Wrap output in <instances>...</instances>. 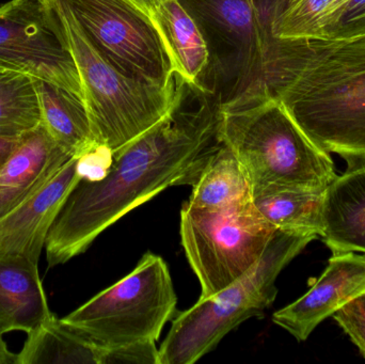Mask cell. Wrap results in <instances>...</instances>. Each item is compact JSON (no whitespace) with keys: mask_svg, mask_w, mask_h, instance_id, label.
I'll list each match as a JSON object with an SVG mask.
<instances>
[{"mask_svg":"<svg viewBox=\"0 0 365 364\" xmlns=\"http://www.w3.org/2000/svg\"><path fill=\"white\" fill-rule=\"evenodd\" d=\"M81 77L94 136L110 153L155 125L170 109L177 87L135 80L92 46L61 0H49Z\"/></svg>","mask_w":365,"mask_h":364,"instance_id":"6","label":"cell"},{"mask_svg":"<svg viewBox=\"0 0 365 364\" xmlns=\"http://www.w3.org/2000/svg\"><path fill=\"white\" fill-rule=\"evenodd\" d=\"M118 363L160 364V348L156 342L149 341L105 353L103 364Z\"/></svg>","mask_w":365,"mask_h":364,"instance_id":"25","label":"cell"},{"mask_svg":"<svg viewBox=\"0 0 365 364\" xmlns=\"http://www.w3.org/2000/svg\"><path fill=\"white\" fill-rule=\"evenodd\" d=\"M317 239V235L277 229L263 256L250 271L175 316L160 348V364L197 363L238 325L262 316L276 299L277 278L282 269Z\"/></svg>","mask_w":365,"mask_h":364,"instance_id":"5","label":"cell"},{"mask_svg":"<svg viewBox=\"0 0 365 364\" xmlns=\"http://www.w3.org/2000/svg\"><path fill=\"white\" fill-rule=\"evenodd\" d=\"M0 68L51 81L83 98L76 63L49 1L11 0L0 6Z\"/></svg>","mask_w":365,"mask_h":364,"instance_id":"10","label":"cell"},{"mask_svg":"<svg viewBox=\"0 0 365 364\" xmlns=\"http://www.w3.org/2000/svg\"><path fill=\"white\" fill-rule=\"evenodd\" d=\"M135 4H138L139 6L143 9V10L147 11L150 15L153 12L154 9L156 8L158 4H160V0H133Z\"/></svg>","mask_w":365,"mask_h":364,"instance_id":"28","label":"cell"},{"mask_svg":"<svg viewBox=\"0 0 365 364\" xmlns=\"http://www.w3.org/2000/svg\"><path fill=\"white\" fill-rule=\"evenodd\" d=\"M208 51L195 85L221 107L277 92L302 68L312 41L280 40L279 17L293 0H179Z\"/></svg>","mask_w":365,"mask_h":364,"instance_id":"2","label":"cell"},{"mask_svg":"<svg viewBox=\"0 0 365 364\" xmlns=\"http://www.w3.org/2000/svg\"><path fill=\"white\" fill-rule=\"evenodd\" d=\"M34 85L42 125L62 149L81 157L101 147L83 98L43 79L34 78Z\"/></svg>","mask_w":365,"mask_h":364,"instance_id":"16","label":"cell"},{"mask_svg":"<svg viewBox=\"0 0 365 364\" xmlns=\"http://www.w3.org/2000/svg\"><path fill=\"white\" fill-rule=\"evenodd\" d=\"M41 124L34 77L0 68V136L21 137Z\"/></svg>","mask_w":365,"mask_h":364,"instance_id":"21","label":"cell"},{"mask_svg":"<svg viewBox=\"0 0 365 364\" xmlns=\"http://www.w3.org/2000/svg\"><path fill=\"white\" fill-rule=\"evenodd\" d=\"M276 231L253 201L215 209L182 205V246L201 284L200 298L212 296L250 271Z\"/></svg>","mask_w":365,"mask_h":364,"instance_id":"8","label":"cell"},{"mask_svg":"<svg viewBox=\"0 0 365 364\" xmlns=\"http://www.w3.org/2000/svg\"><path fill=\"white\" fill-rule=\"evenodd\" d=\"M41 1L48 2L49 0H41Z\"/></svg>","mask_w":365,"mask_h":364,"instance_id":"29","label":"cell"},{"mask_svg":"<svg viewBox=\"0 0 365 364\" xmlns=\"http://www.w3.org/2000/svg\"><path fill=\"white\" fill-rule=\"evenodd\" d=\"M346 162V171L325 189L319 237L334 254H365V157Z\"/></svg>","mask_w":365,"mask_h":364,"instance_id":"13","label":"cell"},{"mask_svg":"<svg viewBox=\"0 0 365 364\" xmlns=\"http://www.w3.org/2000/svg\"><path fill=\"white\" fill-rule=\"evenodd\" d=\"M178 298L168 265L148 252L136 269L61 318L103 352L140 342H156L178 314Z\"/></svg>","mask_w":365,"mask_h":364,"instance_id":"7","label":"cell"},{"mask_svg":"<svg viewBox=\"0 0 365 364\" xmlns=\"http://www.w3.org/2000/svg\"><path fill=\"white\" fill-rule=\"evenodd\" d=\"M218 135L242 164L253 197L277 187L326 189L336 179L329 153L272 96L221 107Z\"/></svg>","mask_w":365,"mask_h":364,"instance_id":"4","label":"cell"},{"mask_svg":"<svg viewBox=\"0 0 365 364\" xmlns=\"http://www.w3.org/2000/svg\"><path fill=\"white\" fill-rule=\"evenodd\" d=\"M365 38V0H345L330 16L319 40L351 41Z\"/></svg>","mask_w":365,"mask_h":364,"instance_id":"23","label":"cell"},{"mask_svg":"<svg viewBox=\"0 0 365 364\" xmlns=\"http://www.w3.org/2000/svg\"><path fill=\"white\" fill-rule=\"evenodd\" d=\"M188 202L193 209H223L250 202L252 187L240 160L221 142L208 153L193 175Z\"/></svg>","mask_w":365,"mask_h":364,"instance_id":"17","label":"cell"},{"mask_svg":"<svg viewBox=\"0 0 365 364\" xmlns=\"http://www.w3.org/2000/svg\"><path fill=\"white\" fill-rule=\"evenodd\" d=\"M325 189L269 188L253 197L257 211L278 230L321 236Z\"/></svg>","mask_w":365,"mask_h":364,"instance_id":"20","label":"cell"},{"mask_svg":"<svg viewBox=\"0 0 365 364\" xmlns=\"http://www.w3.org/2000/svg\"><path fill=\"white\" fill-rule=\"evenodd\" d=\"M274 98L324 151L365 157V38L312 41L302 68Z\"/></svg>","mask_w":365,"mask_h":364,"instance_id":"3","label":"cell"},{"mask_svg":"<svg viewBox=\"0 0 365 364\" xmlns=\"http://www.w3.org/2000/svg\"><path fill=\"white\" fill-rule=\"evenodd\" d=\"M51 314L38 264L0 254V333H30Z\"/></svg>","mask_w":365,"mask_h":364,"instance_id":"15","label":"cell"},{"mask_svg":"<svg viewBox=\"0 0 365 364\" xmlns=\"http://www.w3.org/2000/svg\"><path fill=\"white\" fill-rule=\"evenodd\" d=\"M21 137L0 136V169L12 155L21 141Z\"/></svg>","mask_w":365,"mask_h":364,"instance_id":"26","label":"cell"},{"mask_svg":"<svg viewBox=\"0 0 365 364\" xmlns=\"http://www.w3.org/2000/svg\"><path fill=\"white\" fill-rule=\"evenodd\" d=\"M72 157L42 124L23 135L0 169V216L31 196Z\"/></svg>","mask_w":365,"mask_h":364,"instance_id":"14","label":"cell"},{"mask_svg":"<svg viewBox=\"0 0 365 364\" xmlns=\"http://www.w3.org/2000/svg\"><path fill=\"white\" fill-rule=\"evenodd\" d=\"M17 354L10 352L0 333V364H16Z\"/></svg>","mask_w":365,"mask_h":364,"instance_id":"27","label":"cell"},{"mask_svg":"<svg viewBox=\"0 0 365 364\" xmlns=\"http://www.w3.org/2000/svg\"><path fill=\"white\" fill-rule=\"evenodd\" d=\"M345 0H293L279 17L274 34L280 40H319L322 30Z\"/></svg>","mask_w":365,"mask_h":364,"instance_id":"22","label":"cell"},{"mask_svg":"<svg viewBox=\"0 0 365 364\" xmlns=\"http://www.w3.org/2000/svg\"><path fill=\"white\" fill-rule=\"evenodd\" d=\"M365 291V254H334L312 288L272 316L274 324L306 341L326 318Z\"/></svg>","mask_w":365,"mask_h":364,"instance_id":"12","label":"cell"},{"mask_svg":"<svg viewBox=\"0 0 365 364\" xmlns=\"http://www.w3.org/2000/svg\"><path fill=\"white\" fill-rule=\"evenodd\" d=\"M334 318L365 358V291L339 309Z\"/></svg>","mask_w":365,"mask_h":364,"instance_id":"24","label":"cell"},{"mask_svg":"<svg viewBox=\"0 0 365 364\" xmlns=\"http://www.w3.org/2000/svg\"><path fill=\"white\" fill-rule=\"evenodd\" d=\"M104 352L53 313L27 333L16 364H103Z\"/></svg>","mask_w":365,"mask_h":364,"instance_id":"19","label":"cell"},{"mask_svg":"<svg viewBox=\"0 0 365 364\" xmlns=\"http://www.w3.org/2000/svg\"><path fill=\"white\" fill-rule=\"evenodd\" d=\"M92 46L130 78L166 88L175 72L151 15L133 0H61Z\"/></svg>","mask_w":365,"mask_h":364,"instance_id":"9","label":"cell"},{"mask_svg":"<svg viewBox=\"0 0 365 364\" xmlns=\"http://www.w3.org/2000/svg\"><path fill=\"white\" fill-rule=\"evenodd\" d=\"M167 49L175 72L185 80L197 83L208 61L205 41L179 0H160L151 13Z\"/></svg>","mask_w":365,"mask_h":364,"instance_id":"18","label":"cell"},{"mask_svg":"<svg viewBox=\"0 0 365 364\" xmlns=\"http://www.w3.org/2000/svg\"><path fill=\"white\" fill-rule=\"evenodd\" d=\"M78 162L79 156L71 158L31 196L0 216V254L38 264L51 224L81 179Z\"/></svg>","mask_w":365,"mask_h":364,"instance_id":"11","label":"cell"},{"mask_svg":"<svg viewBox=\"0 0 365 364\" xmlns=\"http://www.w3.org/2000/svg\"><path fill=\"white\" fill-rule=\"evenodd\" d=\"M175 75L168 113L110 153L108 167L98 179L81 177L71 190L47 235L48 267L83 254L101 233L169 186L190 183L220 143V103L214 94Z\"/></svg>","mask_w":365,"mask_h":364,"instance_id":"1","label":"cell"}]
</instances>
